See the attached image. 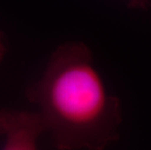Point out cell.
<instances>
[{
  "instance_id": "6da1fadb",
  "label": "cell",
  "mask_w": 151,
  "mask_h": 150,
  "mask_svg": "<svg viewBox=\"0 0 151 150\" xmlns=\"http://www.w3.org/2000/svg\"><path fill=\"white\" fill-rule=\"evenodd\" d=\"M25 95L58 149L104 150L118 139L120 101L106 90L84 43L58 47Z\"/></svg>"
},
{
  "instance_id": "7a4b0ae2",
  "label": "cell",
  "mask_w": 151,
  "mask_h": 150,
  "mask_svg": "<svg viewBox=\"0 0 151 150\" xmlns=\"http://www.w3.org/2000/svg\"><path fill=\"white\" fill-rule=\"evenodd\" d=\"M45 132L36 112L0 109L1 150H39L38 139Z\"/></svg>"
},
{
  "instance_id": "3957f363",
  "label": "cell",
  "mask_w": 151,
  "mask_h": 150,
  "mask_svg": "<svg viewBox=\"0 0 151 150\" xmlns=\"http://www.w3.org/2000/svg\"><path fill=\"white\" fill-rule=\"evenodd\" d=\"M128 2L132 8L144 9L148 7L150 0H128Z\"/></svg>"
},
{
  "instance_id": "277c9868",
  "label": "cell",
  "mask_w": 151,
  "mask_h": 150,
  "mask_svg": "<svg viewBox=\"0 0 151 150\" xmlns=\"http://www.w3.org/2000/svg\"><path fill=\"white\" fill-rule=\"evenodd\" d=\"M6 55V45H5V41L4 38H3L2 33L0 32V67L2 65V62L4 60Z\"/></svg>"
}]
</instances>
